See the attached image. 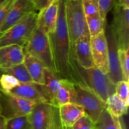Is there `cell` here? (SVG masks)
Segmentation results:
<instances>
[{"label":"cell","mask_w":129,"mask_h":129,"mask_svg":"<svg viewBox=\"0 0 129 129\" xmlns=\"http://www.w3.org/2000/svg\"><path fill=\"white\" fill-rule=\"evenodd\" d=\"M0 111H1V110H0Z\"/></svg>","instance_id":"ab89813d"},{"label":"cell","mask_w":129,"mask_h":129,"mask_svg":"<svg viewBox=\"0 0 129 129\" xmlns=\"http://www.w3.org/2000/svg\"><path fill=\"white\" fill-rule=\"evenodd\" d=\"M106 38L108 49V59H109V73L108 76L113 84L123 80L122 72L119 64L118 54V47L115 39L112 34L110 26H106L105 30Z\"/></svg>","instance_id":"4fadbf2b"},{"label":"cell","mask_w":129,"mask_h":129,"mask_svg":"<svg viewBox=\"0 0 129 129\" xmlns=\"http://www.w3.org/2000/svg\"><path fill=\"white\" fill-rule=\"evenodd\" d=\"M113 18L110 26L118 49L129 48V8L116 3L113 11Z\"/></svg>","instance_id":"9c48e42d"},{"label":"cell","mask_w":129,"mask_h":129,"mask_svg":"<svg viewBox=\"0 0 129 129\" xmlns=\"http://www.w3.org/2000/svg\"><path fill=\"white\" fill-rule=\"evenodd\" d=\"M79 70L87 86L93 89L105 103L110 96L115 93V84L108 74L103 73L96 67L84 69L79 66Z\"/></svg>","instance_id":"ba28073f"},{"label":"cell","mask_w":129,"mask_h":129,"mask_svg":"<svg viewBox=\"0 0 129 129\" xmlns=\"http://www.w3.org/2000/svg\"><path fill=\"white\" fill-rule=\"evenodd\" d=\"M115 93L129 105V82L120 81L115 84Z\"/></svg>","instance_id":"4316f807"},{"label":"cell","mask_w":129,"mask_h":129,"mask_svg":"<svg viewBox=\"0 0 129 129\" xmlns=\"http://www.w3.org/2000/svg\"><path fill=\"white\" fill-rule=\"evenodd\" d=\"M59 0H54L52 3L42 9L37 13V27L49 34L55 30L59 12Z\"/></svg>","instance_id":"9a60e30c"},{"label":"cell","mask_w":129,"mask_h":129,"mask_svg":"<svg viewBox=\"0 0 129 129\" xmlns=\"http://www.w3.org/2000/svg\"><path fill=\"white\" fill-rule=\"evenodd\" d=\"M94 66L106 74L109 73L108 49L105 32L100 33L90 39Z\"/></svg>","instance_id":"8fae6325"},{"label":"cell","mask_w":129,"mask_h":129,"mask_svg":"<svg viewBox=\"0 0 129 129\" xmlns=\"http://www.w3.org/2000/svg\"><path fill=\"white\" fill-rule=\"evenodd\" d=\"M59 111L62 125L65 128H71L79 118L86 115L83 107L73 103L60 106Z\"/></svg>","instance_id":"e0dca14e"},{"label":"cell","mask_w":129,"mask_h":129,"mask_svg":"<svg viewBox=\"0 0 129 129\" xmlns=\"http://www.w3.org/2000/svg\"><path fill=\"white\" fill-rule=\"evenodd\" d=\"M101 18L107 21V16L110 11L114 8L117 0H96Z\"/></svg>","instance_id":"83f0119b"},{"label":"cell","mask_w":129,"mask_h":129,"mask_svg":"<svg viewBox=\"0 0 129 129\" xmlns=\"http://www.w3.org/2000/svg\"><path fill=\"white\" fill-rule=\"evenodd\" d=\"M6 129H31L28 115L6 119Z\"/></svg>","instance_id":"cb8c5ba5"},{"label":"cell","mask_w":129,"mask_h":129,"mask_svg":"<svg viewBox=\"0 0 129 129\" xmlns=\"http://www.w3.org/2000/svg\"><path fill=\"white\" fill-rule=\"evenodd\" d=\"M36 103L0 91V115L5 119L28 115Z\"/></svg>","instance_id":"30bf717a"},{"label":"cell","mask_w":129,"mask_h":129,"mask_svg":"<svg viewBox=\"0 0 129 129\" xmlns=\"http://www.w3.org/2000/svg\"><path fill=\"white\" fill-rule=\"evenodd\" d=\"M105 104L107 110L114 118H120L127 114L128 105L115 93L108 97Z\"/></svg>","instance_id":"44dd1931"},{"label":"cell","mask_w":129,"mask_h":129,"mask_svg":"<svg viewBox=\"0 0 129 129\" xmlns=\"http://www.w3.org/2000/svg\"><path fill=\"white\" fill-rule=\"evenodd\" d=\"M71 129H95V123L86 114L79 118Z\"/></svg>","instance_id":"f546056e"},{"label":"cell","mask_w":129,"mask_h":129,"mask_svg":"<svg viewBox=\"0 0 129 129\" xmlns=\"http://www.w3.org/2000/svg\"><path fill=\"white\" fill-rule=\"evenodd\" d=\"M129 48L127 50H122L118 49V59H119L120 67L121 72H122V79L123 81L129 82Z\"/></svg>","instance_id":"484cf974"},{"label":"cell","mask_w":129,"mask_h":129,"mask_svg":"<svg viewBox=\"0 0 129 129\" xmlns=\"http://www.w3.org/2000/svg\"><path fill=\"white\" fill-rule=\"evenodd\" d=\"M28 117L31 129L64 128L60 121L59 107L47 102L37 103Z\"/></svg>","instance_id":"277c9868"},{"label":"cell","mask_w":129,"mask_h":129,"mask_svg":"<svg viewBox=\"0 0 129 129\" xmlns=\"http://www.w3.org/2000/svg\"><path fill=\"white\" fill-rule=\"evenodd\" d=\"M69 1H76V0H69Z\"/></svg>","instance_id":"8d00e7d4"},{"label":"cell","mask_w":129,"mask_h":129,"mask_svg":"<svg viewBox=\"0 0 129 129\" xmlns=\"http://www.w3.org/2000/svg\"><path fill=\"white\" fill-rule=\"evenodd\" d=\"M75 91L74 84L66 79H60V86L55 96V105L60 107L69 103H73Z\"/></svg>","instance_id":"ffe728a7"},{"label":"cell","mask_w":129,"mask_h":129,"mask_svg":"<svg viewBox=\"0 0 129 129\" xmlns=\"http://www.w3.org/2000/svg\"><path fill=\"white\" fill-rule=\"evenodd\" d=\"M0 91L35 103L47 102L42 85L20 82L8 74H0Z\"/></svg>","instance_id":"7a4b0ae2"},{"label":"cell","mask_w":129,"mask_h":129,"mask_svg":"<svg viewBox=\"0 0 129 129\" xmlns=\"http://www.w3.org/2000/svg\"><path fill=\"white\" fill-rule=\"evenodd\" d=\"M86 18L100 15L96 0H81Z\"/></svg>","instance_id":"f1b7e54d"},{"label":"cell","mask_w":129,"mask_h":129,"mask_svg":"<svg viewBox=\"0 0 129 129\" xmlns=\"http://www.w3.org/2000/svg\"><path fill=\"white\" fill-rule=\"evenodd\" d=\"M95 129H117L114 118L106 108L95 123Z\"/></svg>","instance_id":"d4e9b609"},{"label":"cell","mask_w":129,"mask_h":129,"mask_svg":"<svg viewBox=\"0 0 129 129\" xmlns=\"http://www.w3.org/2000/svg\"><path fill=\"white\" fill-rule=\"evenodd\" d=\"M37 11H40L42 9L47 6L54 0H31Z\"/></svg>","instance_id":"1f68e13d"},{"label":"cell","mask_w":129,"mask_h":129,"mask_svg":"<svg viewBox=\"0 0 129 129\" xmlns=\"http://www.w3.org/2000/svg\"><path fill=\"white\" fill-rule=\"evenodd\" d=\"M62 129H66V128H64H64H62Z\"/></svg>","instance_id":"f35d334b"},{"label":"cell","mask_w":129,"mask_h":129,"mask_svg":"<svg viewBox=\"0 0 129 129\" xmlns=\"http://www.w3.org/2000/svg\"><path fill=\"white\" fill-rule=\"evenodd\" d=\"M14 0H5L0 3V28L7 16Z\"/></svg>","instance_id":"4dcf8cb0"},{"label":"cell","mask_w":129,"mask_h":129,"mask_svg":"<svg viewBox=\"0 0 129 129\" xmlns=\"http://www.w3.org/2000/svg\"><path fill=\"white\" fill-rule=\"evenodd\" d=\"M66 0H59V12L55 30L48 34L55 73L60 79L74 84L88 86L74 56L66 23Z\"/></svg>","instance_id":"6da1fadb"},{"label":"cell","mask_w":129,"mask_h":129,"mask_svg":"<svg viewBox=\"0 0 129 129\" xmlns=\"http://www.w3.org/2000/svg\"><path fill=\"white\" fill-rule=\"evenodd\" d=\"M23 64L32 79L33 83L43 85L45 66L43 65L42 63L25 52Z\"/></svg>","instance_id":"d6986e66"},{"label":"cell","mask_w":129,"mask_h":129,"mask_svg":"<svg viewBox=\"0 0 129 129\" xmlns=\"http://www.w3.org/2000/svg\"><path fill=\"white\" fill-rule=\"evenodd\" d=\"M117 3L125 8H129V0H117Z\"/></svg>","instance_id":"d6a6232c"},{"label":"cell","mask_w":129,"mask_h":129,"mask_svg":"<svg viewBox=\"0 0 129 129\" xmlns=\"http://www.w3.org/2000/svg\"><path fill=\"white\" fill-rule=\"evenodd\" d=\"M66 129H71V128H66Z\"/></svg>","instance_id":"74e56055"},{"label":"cell","mask_w":129,"mask_h":129,"mask_svg":"<svg viewBox=\"0 0 129 129\" xmlns=\"http://www.w3.org/2000/svg\"><path fill=\"white\" fill-rule=\"evenodd\" d=\"M0 74L10 75L20 82L33 83L32 79L23 63L10 68H0Z\"/></svg>","instance_id":"7402d4cb"},{"label":"cell","mask_w":129,"mask_h":129,"mask_svg":"<svg viewBox=\"0 0 129 129\" xmlns=\"http://www.w3.org/2000/svg\"><path fill=\"white\" fill-rule=\"evenodd\" d=\"M5 121H6V119L0 115V129H6L5 128Z\"/></svg>","instance_id":"836d02e7"},{"label":"cell","mask_w":129,"mask_h":129,"mask_svg":"<svg viewBox=\"0 0 129 129\" xmlns=\"http://www.w3.org/2000/svg\"><path fill=\"white\" fill-rule=\"evenodd\" d=\"M89 31L86 32L77 39L73 45L74 56L78 65L84 69L94 67L91 47Z\"/></svg>","instance_id":"5bb4252c"},{"label":"cell","mask_w":129,"mask_h":129,"mask_svg":"<svg viewBox=\"0 0 129 129\" xmlns=\"http://www.w3.org/2000/svg\"><path fill=\"white\" fill-rule=\"evenodd\" d=\"M37 13H31L0 35V47L10 45L25 47L37 26Z\"/></svg>","instance_id":"3957f363"},{"label":"cell","mask_w":129,"mask_h":129,"mask_svg":"<svg viewBox=\"0 0 129 129\" xmlns=\"http://www.w3.org/2000/svg\"><path fill=\"white\" fill-rule=\"evenodd\" d=\"M66 10L69 39L72 45H74L77 39L88 31L86 18L83 10L81 0H66Z\"/></svg>","instance_id":"52a82bcc"},{"label":"cell","mask_w":129,"mask_h":129,"mask_svg":"<svg viewBox=\"0 0 129 129\" xmlns=\"http://www.w3.org/2000/svg\"><path fill=\"white\" fill-rule=\"evenodd\" d=\"M74 88L75 95L73 103L83 107L86 114L96 123L101 113L105 109V103L88 86L74 84Z\"/></svg>","instance_id":"8992f818"},{"label":"cell","mask_w":129,"mask_h":129,"mask_svg":"<svg viewBox=\"0 0 129 129\" xmlns=\"http://www.w3.org/2000/svg\"><path fill=\"white\" fill-rule=\"evenodd\" d=\"M86 23L90 37L96 36L104 31L107 26V21H104L100 15L86 18Z\"/></svg>","instance_id":"603a6c76"},{"label":"cell","mask_w":129,"mask_h":129,"mask_svg":"<svg viewBox=\"0 0 129 129\" xmlns=\"http://www.w3.org/2000/svg\"><path fill=\"white\" fill-rule=\"evenodd\" d=\"M4 1H5V0H0V3H1L2 2H3Z\"/></svg>","instance_id":"d590c367"},{"label":"cell","mask_w":129,"mask_h":129,"mask_svg":"<svg viewBox=\"0 0 129 129\" xmlns=\"http://www.w3.org/2000/svg\"><path fill=\"white\" fill-rule=\"evenodd\" d=\"M60 86V78L52 71L45 68L44 71L43 91L48 103L55 105V96Z\"/></svg>","instance_id":"ac0fdd59"},{"label":"cell","mask_w":129,"mask_h":129,"mask_svg":"<svg viewBox=\"0 0 129 129\" xmlns=\"http://www.w3.org/2000/svg\"><path fill=\"white\" fill-rule=\"evenodd\" d=\"M36 11L31 0H14L0 28V35L7 31L28 15Z\"/></svg>","instance_id":"7c38bea8"},{"label":"cell","mask_w":129,"mask_h":129,"mask_svg":"<svg viewBox=\"0 0 129 129\" xmlns=\"http://www.w3.org/2000/svg\"><path fill=\"white\" fill-rule=\"evenodd\" d=\"M24 47L18 45H10L0 47V68L15 66L23 63Z\"/></svg>","instance_id":"2e32d148"},{"label":"cell","mask_w":129,"mask_h":129,"mask_svg":"<svg viewBox=\"0 0 129 129\" xmlns=\"http://www.w3.org/2000/svg\"><path fill=\"white\" fill-rule=\"evenodd\" d=\"M24 51L41 62L45 68L55 73L47 34L36 26L31 37L24 47Z\"/></svg>","instance_id":"5b68a950"},{"label":"cell","mask_w":129,"mask_h":129,"mask_svg":"<svg viewBox=\"0 0 129 129\" xmlns=\"http://www.w3.org/2000/svg\"><path fill=\"white\" fill-rule=\"evenodd\" d=\"M113 118H114V120H115V122L117 129H123L122 123H121L120 120V118H114V117H113Z\"/></svg>","instance_id":"e575fe53"}]
</instances>
